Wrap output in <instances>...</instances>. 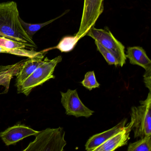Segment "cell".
Listing matches in <instances>:
<instances>
[{
  "label": "cell",
  "mask_w": 151,
  "mask_h": 151,
  "mask_svg": "<svg viewBox=\"0 0 151 151\" xmlns=\"http://www.w3.org/2000/svg\"><path fill=\"white\" fill-rule=\"evenodd\" d=\"M104 0H84L80 27L76 35L79 39L86 36L91 28L94 26L104 11Z\"/></svg>",
  "instance_id": "6"
},
{
  "label": "cell",
  "mask_w": 151,
  "mask_h": 151,
  "mask_svg": "<svg viewBox=\"0 0 151 151\" xmlns=\"http://www.w3.org/2000/svg\"><path fill=\"white\" fill-rule=\"evenodd\" d=\"M65 132L62 127L47 128L39 132L34 141L24 151H62L67 145Z\"/></svg>",
  "instance_id": "2"
},
{
  "label": "cell",
  "mask_w": 151,
  "mask_h": 151,
  "mask_svg": "<svg viewBox=\"0 0 151 151\" xmlns=\"http://www.w3.org/2000/svg\"><path fill=\"white\" fill-rule=\"evenodd\" d=\"M128 151H151V136L140 138L139 140L129 145Z\"/></svg>",
  "instance_id": "17"
},
{
  "label": "cell",
  "mask_w": 151,
  "mask_h": 151,
  "mask_svg": "<svg viewBox=\"0 0 151 151\" xmlns=\"http://www.w3.org/2000/svg\"><path fill=\"white\" fill-rule=\"evenodd\" d=\"M127 122V119L125 118L111 129L90 137L86 144V150L87 151H93L96 147L122 130L126 125Z\"/></svg>",
  "instance_id": "10"
},
{
  "label": "cell",
  "mask_w": 151,
  "mask_h": 151,
  "mask_svg": "<svg viewBox=\"0 0 151 151\" xmlns=\"http://www.w3.org/2000/svg\"><path fill=\"white\" fill-rule=\"evenodd\" d=\"M0 53H7L17 56H24L28 58L40 57L44 56V52H37L33 50L23 49H8L0 46Z\"/></svg>",
  "instance_id": "16"
},
{
  "label": "cell",
  "mask_w": 151,
  "mask_h": 151,
  "mask_svg": "<svg viewBox=\"0 0 151 151\" xmlns=\"http://www.w3.org/2000/svg\"><path fill=\"white\" fill-rule=\"evenodd\" d=\"M126 58L130 63L142 67L145 70L151 69V61L147 55L145 50L139 46L131 47L127 48Z\"/></svg>",
  "instance_id": "11"
},
{
  "label": "cell",
  "mask_w": 151,
  "mask_h": 151,
  "mask_svg": "<svg viewBox=\"0 0 151 151\" xmlns=\"http://www.w3.org/2000/svg\"><path fill=\"white\" fill-rule=\"evenodd\" d=\"M132 122L131 121L122 130L109 139L93 151H113L127 145L130 139L129 135L132 130Z\"/></svg>",
  "instance_id": "9"
},
{
  "label": "cell",
  "mask_w": 151,
  "mask_h": 151,
  "mask_svg": "<svg viewBox=\"0 0 151 151\" xmlns=\"http://www.w3.org/2000/svg\"><path fill=\"white\" fill-rule=\"evenodd\" d=\"M81 83L86 88L91 91L93 89L99 88L100 84L97 82L93 71H89L86 74L84 78Z\"/></svg>",
  "instance_id": "19"
},
{
  "label": "cell",
  "mask_w": 151,
  "mask_h": 151,
  "mask_svg": "<svg viewBox=\"0 0 151 151\" xmlns=\"http://www.w3.org/2000/svg\"><path fill=\"white\" fill-rule=\"evenodd\" d=\"M86 35L92 38L110 52L117 59L119 66L122 67L125 64L127 59L125 47L116 39L108 29H97L93 26Z\"/></svg>",
  "instance_id": "5"
},
{
  "label": "cell",
  "mask_w": 151,
  "mask_h": 151,
  "mask_svg": "<svg viewBox=\"0 0 151 151\" xmlns=\"http://www.w3.org/2000/svg\"><path fill=\"white\" fill-rule=\"evenodd\" d=\"M140 105L131 108V121L134 137L151 136V93L149 91L145 100L139 101Z\"/></svg>",
  "instance_id": "4"
},
{
  "label": "cell",
  "mask_w": 151,
  "mask_h": 151,
  "mask_svg": "<svg viewBox=\"0 0 151 151\" xmlns=\"http://www.w3.org/2000/svg\"><path fill=\"white\" fill-rule=\"evenodd\" d=\"M12 65H7V66H0V74L10 68L12 67Z\"/></svg>",
  "instance_id": "22"
},
{
  "label": "cell",
  "mask_w": 151,
  "mask_h": 151,
  "mask_svg": "<svg viewBox=\"0 0 151 151\" xmlns=\"http://www.w3.org/2000/svg\"><path fill=\"white\" fill-rule=\"evenodd\" d=\"M61 103L66 110V114L76 117L88 118L92 115L94 111L86 106L78 97L77 90L69 89L66 92H60Z\"/></svg>",
  "instance_id": "7"
},
{
  "label": "cell",
  "mask_w": 151,
  "mask_h": 151,
  "mask_svg": "<svg viewBox=\"0 0 151 151\" xmlns=\"http://www.w3.org/2000/svg\"><path fill=\"white\" fill-rule=\"evenodd\" d=\"M95 43L97 46V50L103 55L109 65L119 66V63L117 59L110 52L103 47L97 41H95Z\"/></svg>",
  "instance_id": "20"
},
{
  "label": "cell",
  "mask_w": 151,
  "mask_h": 151,
  "mask_svg": "<svg viewBox=\"0 0 151 151\" xmlns=\"http://www.w3.org/2000/svg\"><path fill=\"white\" fill-rule=\"evenodd\" d=\"M19 12L15 1L0 3V32L5 37L37 47L22 26L19 20Z\"/></svg>",
  "instance_id": "1"
},
{
  "label": "cell",
  "mask_w": 151,
  "mask_h": 151,
  "mask_svg": "<svg viewBox=\"0 0 151 151\" xmlns=\"http://www.w3.org/2000/svg\"><path fill=\"white\" fill-rule=\"evenodd\" d=\"M23 61L14 64L10 68L0 74V86H4L6 93L8 91L11 79L14 76H16Z\"/></svg>",
  "instance_id": "13"
},
{
  "label": "cell",
  "mask_w": 151,
  "mask_h": 151,
  "mask_svg": "<svg viewBox=\"0 0 151 151\" xmlns=\"http://www.w3.org/2000/svg\"><path fill=\"white\" fill-rule=\"evenodd\" d=\"M62 60V57L60 55L52 60H49L47 57L45 58L35 71L20 85L17 86V92L28 96L35 87L42 85L52 78H54L53 73L55 69Z\"/></svg>",
  "instance_id": "3"
},
{
  "label": "cell",
  "mask_w": 151,
  "mask_h": 151,
  "mask_svg": "<svg viewBox=\"0 0 151 151\" xmlns=\"http://www.w3.org/2000/svg\"><path fill=\"white\" fill-rule=\"evenodd\" d=\"M79 40L76 35L75 36H66L62 39L57 46L46 49L43 52H46L52 49H57L62 52H68L75 48Z\"/></svg>",
  "instance_id": "14"
},
{
  "label": "cell",
  "mask_w": 151,
  "mask_h": 151,
  "mask_svg": "<svg viewBox=\"0 0 151 151\" xmlns=\"http://www.w3.org/2000/svg\"><path fill=\"white\" fill-rule=\"evenodd\" d=\"M0 36H1V37H5V36H4V35H3V34H2V33H1V32H0Z\"/></svg>",
  "instance_id": "23"
},
{
  "label": "cell",
  "mask_w": 151,
  "mask_h": 151,
  "mask_svg": "<svg viewBox=\"0 0 151 151\" xmlns=\"http://www.w3.org/2000/svg\"><path fill=\"white\" fill-rule=\"evenodd\" d=\"M144 82L147 88L149 91H151V69L145 70L144 76Z\"/></svg>",
  "instance_id": "21"
},
{
  "label": "cell",
  "mask_w": 151,
  "mask_h": 151,
  "mask_svg": "<svg viewBox=\"0 0 151 151\" xmlns=\"http://www.w3.org/2000/svg\"><path fill=\"white\" fill-rule=\"evenodd\" d=\"M0 46L8 49H23L29 47L27 44L4 37H0Z\"/></svg>",
  "instance_id": "18"
},
{
  "label": "cell",
  "mask_w": 151,
  "mask_h": 151,
  "mask_svg": "<svg viewBox=\"0 0 151 151\" xmlns=\"http://www.w3.org/2000/svg\"><path fill=\"white\" fill-rule=\"evenodd\" d=\"M69 10H67L65 11L63 14L61 15L60 16L56 18H54L52 20H50L48 22H45L39 24H30L28 23L25 22H24L21 17H19V20H20V22H21V24L23 28L24 29L25 31L26 32L27 34L29 35L30 37L32 39V37L34 36V34H36L39 30L42 29L43 27L50 24L52 23L53 22H54L55 20L58 19V18H60V17H62L65 14H67V13L69 12Z\"/></svg>",
  "instance_id": "15"
},
{
  "label": "cell",
  "mask_w": 151,
  "mask_h": 151,
  "mask_svg": "<svg viewBox=\"0 0 151 151\" xmlns=\"http://www.w3.org/2000/svg\"><path fill=\"white\" fill-rule=\"evenodd\" d=\"M39 131L23 124H17L0 132V137L6 145H15L27 137L36 136Z\"/></svg>",
  "instance_id": "8"
},
{
  "label": "cell",
  "mask_w": 151,
  "mask_h": 151,
  "mask_svg": "<svg viewBox=\"0 0 151 151\" xmlns=\"http://www.w3.org/2000/svg\"><path fill=\"white\" fill-rule=\"evenodd\" d=\"M44 56L29 58L24 60L19 72L16 76V86H17L28 78L42 63Z\"/></svg>",
  "instance_id": "12"
}]
</instances>
